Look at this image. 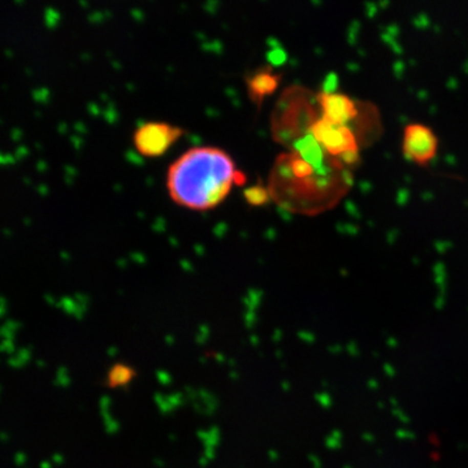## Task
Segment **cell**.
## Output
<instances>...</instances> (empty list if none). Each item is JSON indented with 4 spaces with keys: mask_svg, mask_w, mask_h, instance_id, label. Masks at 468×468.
<instances>
[{
    "mask_svg": "<svg viewBox=\"0 0 468 468\" xmlns=\"http://www.w3.org/2000/svg\"><path fill=\"white\" fill-rule=\"evenodd\" d=\"M246 177L233 159L217 147H194L180 156L168 169L166 187L176 204L194 211L220 206L234 186Z\"/></svg>",
    "mask_w": 468,
    "mask_h": 468,
    "instance_id": "1",
    "label": "cell"
},
{
    "mask_svg": "<svg viewBox=\"0 0 468 468\" xmlns=\"http://www.w3.org/2000/svg\"><path fill=\"white\" fill-rule=\"evenodd\" d=\"M339 160L330 158L329 166L311 177H294L285 166L274 160L269 173L268 192L277 206L295 214H316L332 203L334 198L333 181L329 173Z\"/></svg>",
    "mask_w": 468,
    "mask_h": 468,
    "instance_id": "2",
    "label": "cell"
},
{
    "mask_svg": "<svg viewBox=\"0 0 468 468\" xmlns=\"http://www.w3.org/2000/svg\"><path fill=\"white\" fill-rule=\"evenodd\" d=\"M316 98L302 86H290L282 91L271 115V136L274 142L290 147L307 136L317 120Z\"/></svg>",
    "mask_w": 468,
    "mask_h": 468,
    "instance_id": "3",
    "label": "cell"
},
{
    "mask_svg": "<svg viewBox=\"0 0 468 468\" xmlns=\"http://www.w3.org/2000/svg\"><path fill=\"white\" fill-rule=\"evenodd\" d=\"M183 136L180 126L168 122L150 121L142 124L133 136L137 153L144 158H160Z\"/></svg>",
    "mask_w": 468,
    "mask_h": 468,
    "instance_id": "4",
    "label": "cell"
},
{
    "mask_svg": "<svg viewBox=\"0 0 468 468\" xmlns=\"http://www.w3.org/2000/svg\"><path fill=\"white\" fill-rule=\"evenodd\" d=\"M310 134L323 147L328 156L339 159L350 153H358L359 146L355 134L347 125H338L325 117H319L312 124Z\"/></svg>",
    "mask_w": 468,
    "mask_h": 468,
    "instance_id": "5",
    "label": "cell"
},
{
    "mask_svg": "<svg viewBox=\"0 0 468 468\" xmlns=\"http://www.w3.org/2000/svg\"><path fill=\"white\" fill-rule=\"evenodd\" d=\"M437 150V137L431 127L423 124H410L405 127L402 151L407 160L427 165L436 158Z\"/></svg>",
    "mask_w": 468,
    "mask_h": 468,
    "instance_id": "6",
    "label": "cell"
},
{
    "mask_svg": "<svg viewBox=\"0 0 468 468\" xmlns=\"http://www.w3.org/2000/svg\"><path fill=\"white\" fill-rule=\"evenodd\" d=\"M316 102L320 105L323 117L338 125H346L358 116V107L350 96L339 93H319Z\"/></svg>",
    "mask_w": 468,
    "mask_h": 468,
    "instance_id": "7",
    "label": "cell"
},
{
    "mask_svg": "<svg viewBox=\"0 0 468 468\" xmlns=\"http://www.w3.org/2000/svg\"><path fill=\"white\" fill-rule=\"evenodd\" d=\"M280 82H281V74L277 73L271 65H264L255 69L246 77L248 98L254 104L260 107L265 99L279 90Z\"/></svg>",
    "mask_w": 468,
    "mask_h": 468,
    "instance_id": "8",
    "label": "cell"
},
{
    "mask_svg": "<svg viewBox=\"0 0 468 468\" xmlns=\"http://www.w3.org/2000/svg\"><path fill=\"white\" fill-rule=\"evenodd\" d=\"M290 150H294L306 161H308L311 165L315 166L319 172L325 171L329 166L330 156H328L325 154L323 147L316 142V139L311 136L310 133H308L307 136L303 137V138L299 139V141H296L291 146Z\"/></svg>",
    "mask_w": 468,
    "mask_h": 468,
    "instance_id": "9",
    "label": "cell"
},
{
    "mask_svg": "<svg viewBox=\"0 0 468 468\" xmlns=\"http://www.w3.org/2000/svg\"><path fill=\"white\" fill-rule=\"evenodd\" d=\"M245 198L248 204L255 207L263 206L271 200L268 187L262 186V185H254V186L248 187L245 192Z\"/></svg>",
    "mask_w": 468,
    "mask_h": 468,
    "instance_id": "10",
    "label": "cell"
},
{
    "mask_svg": "<svg viewBox=\"0 0 468 468\" xmlns=\"http://www.w3.org/2000/svg\"><path fill=\"white\" fill-rule=\"evenodd\" d=\"M325 446L329 450H338L344 445V432L341 429H333L324 441Z\"/></svg>",
    "mask_w": 468,
    "mask_h": 468,
    "instance_id": "11",
    "label": "cell"
},
{
    "mask_svg": "<svg viewBox=\"0 0 468 468\" xmlns=\"http://www.w3.org/2000/svg\"><path fill=\"white\" fill-rule=\"evenodd\" d=\"M390 412H392L393 416H394L395 419H397V420L399 421V423L410 424V421H411V419H410L409 414H407V412L405 411V410L402 409V407H400L399 405H398V406L390 407Z\"/></svg>",
    "mask_w": 468,
    "mask_h": 468,
    "instance_id": "12",
    "label": "cell"
},
{
    "mask_svg": "<svg viewBox=\"0 0 468 468\" xmlns=\"http://www.w3.org/2000/svg\"><path fill=\"white\" fill-rule=\"evenodd\" d=\"M337 86H338V78L334 73H330L323 83V93H336Z\"/></svg>",
    "mask_w": 468,
    "mask_h": 468,
    "instance_id": "13",
    "label": "cell"
},
{
    "mask_svg": "<svg viewBox=\"0 0 468 468\" xmlns=\"http://www.w3.org/2000/svg\"><path fill=\"white\" fill-rule=\"evenodd\" d=\"M315 400L319 403L320 407H323V409H330V407L333 406V403H334L332 395L327 392L317 393V394L315 395Z\"/></svg>",
    "mask_w": 468,
    "mask_h": 468,
    "instance_id": "14",
    "label": "cell"
},
{
    "mask_svg": "<svg viewBox=\"0 0 468 468\" xmlns=\"http://www.w3.org/2000/svg\"><path fill=\"white\" fill-rule=\"evenodd\" d=\"M395 437L399 441H414L416 440V433L409 428H398L395 431Z\"/></svg>",
    "mask_w": 468,
    "mask_h": 468,
    "instance_id": "15",
    "label": "cell"
},
{
    "mask_svg": "<svg viewBox=\"0 0 468 468\" xmlns=\"http://www.w3.org/2000/svg\"><path fill=\"white\" fill-rule=\"evenodd\" d=\"M345 350H346V353L349 354L350 356H353V358H358V356L360 355V347L358 346L356 342H349V344L346 345V347H345Z\"/></svg>",
    "mask_w": 468,
    "mask_h": 468,
    "instance_id": "16",
    "label": "cell"
},
{
    "mask_svg": "<svg viewBox=\"0 0 468 468\" xmlns=\"http://www.w3.org/2000/svg\"><path fill=\"white\" fill-rule=\"evenodd\" d=\"M382 371H384V373H385V376L389 378H393L397 376V368L394 367V364L389 363V361H387V363L382 364Z\"/></svg>",
    "mask_w": 468,
    "mask_h": 468,
    "instance_id": "17",
    "label": "cell"
},
{
    "mask_svg": "<svg viewBox=\"0 0 468 468\" xmlns=\"http://www.w3.org/2000/svg\"><path fill=\"white\" fill-rule=\"evenodd\" d=\"M366 385L370 390H377L378 388H380V382H378L377 378H375V377L368 378V380H367V382H366Z\"/></svg>",
    "mask_w": 468,
    "mask_h": 468,
    "instance_id": "18",
    "label": "cell"
},
{
    "mask_svg": "<svg viewBox=\"0 0 468 468\" xmlns=\"http://www.w3.org/2000/svg\"><path fill=\"white\" fill-rule=\"evenodd\" d=\"M360 437L366 443H373L376 441V436L372 432H364V433H361Z\"/></svg>",
    "mask_w": 468,
    "mask_h": 468,
    "instance_id": "19",
    "label": "cell"
},
{
    "mask_svg": "<svg viewBox=\"0 0 468 468\" xmlns=\"http://www.w3.org/2000/svg\"><path fill=\"white\" fill-rule=\"evenodd\" d=\"M328 350H329V353L332 354V355H339V354L344 353V346L339 344H336V345H332V346H329V349Z\"/></svg>",
    "mask_w": 468,
    "mask_h": 468,
    "instance_id": "20",
    "label": "cell"
},
{
    "mask_svg": "<svg viewBox=\"0 0 468 468\" xmlns=\"http://www.w3.org/2000/svg\"><path fill=\"white\" fill-rule=\"evenodd\" d=\"M310 462L312 464V468H323V463L320 460V458H317L316 455H311Z\"/></svg>",
    "mask_w": 468,
    "mask_h": 468,
    "instance_id": "21",
    "label": "cell"
},
{
    "mask_svg": "<svg viewBox=\"0 0 468 468\" xmlns=\"http://www.w3.org/2000/svg\"><path fill=\"white\" fill-rule=\"evenodd\" d=\"M385 344H387V346L389 347V349H395V347H398V339L395 338V337H389Z\"/></svg>",
    "mask_w": 468,
    "mask_h": 468,
    "instance_id": "22",
    "label": "cell"
},
{
    "mask_svg": "<svg viewBox=\"0 0 468 468\" xmlns=\"http://www.w3.org/2000/svg\"><path fill=\"white\" fill-rule=\"evenodd\" d=\"M377 405H378V409H380V410H382L384 407H385V405H384V402H378Z\"/></svg>",
    "mask_w": 468,
    "mask_h": 468,
    "instance_id": "23",
    "label": "cell"
},
{
    "mask_svg": "<svg viewBox=\"0 0 468 468\" xmlns=\"http://www.w3.org/2000/svg\"><path fill=\"white\" fill-rule=\"evenodd\" d=\"M342 468H354V467H353V465H350V464H345Z\"/></svg>",
    "mask_w": 468,
    "mask_h": 468,
    "instance_id": "24",
    "label": "cell"
},
{
    "mask_svg": "<svg viewBox=\"0 0 468 468\" xmlns=\"http://www.w3.org/2000/svg\"><path fill=\"white\" fill-rule=\"evenodd\" d=\"M372 355H373V356H375V358H378V356H380V355H378V353H373V354H372Z\"/></svg>",
    "mask_w": 468,
    "mask_h": 468,
    "instance_id": "25",
    "label": "cell"
}]
</instances>
